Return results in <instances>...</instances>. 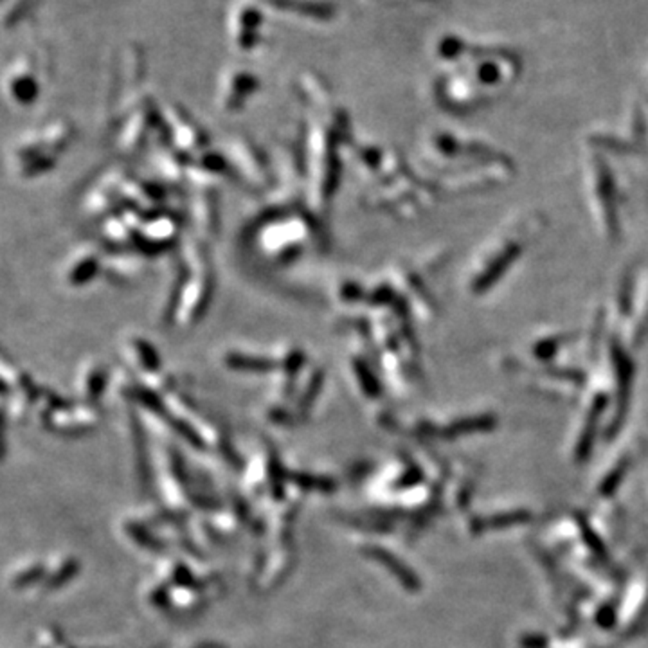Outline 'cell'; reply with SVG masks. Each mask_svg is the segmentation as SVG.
I'll list each match as a JSON object with an SVG mask.
<instances>
[{
	"instance_id": "1",
	"label": "cell",
	"mask_w": 648,
	"mask_h": 648,
	"mask_svg": "<svg viewBox=\"0 0 648 648\" xmlns=\"http://www.w3.org/2000/svg\"><path fill=\"white\" fill-rule=\"evenodd\" d=\"M499 521H486L484 524H481L479 528H497V526H508L515 524V522H522L528 519V513H510V515H500L497 517Z\"/></svg>"
},
{
	"instance_id": "2",
	"label": "cell",
	"mask_w": 648,
	"mask_h": 648,
	"mask_svg": "<svg viewBox=\"0 0 648 648\" xmlns=\"http://www.w3.org/2000/svg\"><path fill=\"white\" fill-rule=\"evenodd\" d=\"M479 78L484 83H495L499 79V70L495 65H483L479 69Z\"/></svg>"
}]
</instances>
